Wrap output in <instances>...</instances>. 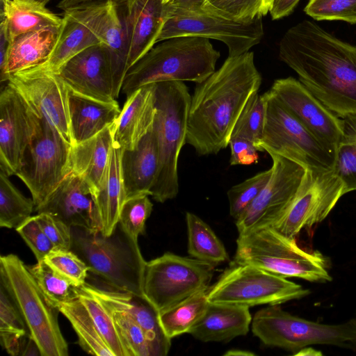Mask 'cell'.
Returning <instances> with one entry per match:
<instances>
[{
    "label": "cell",
    "mask_w": 356,
    "mask_h": 356,
    "mask_svg": "<svg viewBox=\"0 0 356 356\" xmlns=\"http://www.w3.org/2000/svg\"><path fill=\"white\" fill-rule=\"evenodd\" d=\"M279 57L323 104L339 118L356 113V46L316 23L303 20L289 28Z\"/></svg>",
    "instance_id": "1"
},
{
    "label": "cell",
    "mask_w": 356,
    "mask_h": 356,
    "mask_svg": "<svg viewBox=\"0 0 356 356\" xmlns=\"http://www.w3.org/2000/svg\"><path fill=\"white\" fill-rule=\"evenodd\" d=\"M261 83L252 51L228 56L218 70L196 83L188 110L186 143L200 156L226 148L241 113Z\"/></svg>",
    "instance_id": "2"
},
{
    "label": "cell",
    "mask_w": 356,
    "mask_h": 356,
    "mask_svg": "<svg viewBox=\"0 0 356 356\" xmlns=\"http://www.w3.org/2000/svg\"><path fill=\"white\" fill-rule=\"evenodd\" d=\"M220 56L207 38L184 36L163 40L128 70L121 92L127 97L143 86L161 81L201 83L216 71Z\"/></svg>",
    "instance_id": "3"
},
{
    "label": "cell",
    "mask_w": 356,
    "mask_h": 356,
    "mask_svg": "<svg viewBox=\"0 0 356 356\" xmlns=\"http://www.w3.org/2000/svg\"><path fill=\"white\" fill-rule=\"evenodd\" d=\"M71 250L108 288L145 297L143 276L146 261L138 243L118 223L111 234L71 227Z\"/></svg>",
    "instance_id": "4"
},
{
    "label": "cell",
    "mask_w": 356,
    "mask_h": 356,
    "mask_svg": "<svg viewBox=\"0 0 356 356\" xmlns=\"http://www.w3.org/2000/svg\"><path fill=\"white\" fill-rule=\"evenodd\" d=\"M234 263L252 265L286 278L318 283L332 280L327 261L320 252L300 248L296 238L272 226L238 234Z\"/></svg>",
    "instance_id": "5"
},
{
    "label": "cell",
    "mask_w": 356,
    "mask_h": 356,
    "mask_svg": "<svg viewBox=\"0 0 356 356\" xmlns=\"http://www.w3.org/2000/svg\"><path fill=\"white\" fill-rule=\"evenodd\" d=\"M191 96L186 84L169 81L155 83L156 108L154 130L156 136L159 165L150 195L163 203L179 192V155L186 143L188 115Z\"/></svg>",
    "instance_id": "6"
},
{
    "label": "cell",
    "mask_w": 356,
    "mask_h": 356,
    "mask_svg": "<svg viewBox=\"0 0 356 356\" xmlns=\"http://www.w3.org/2000/svg\"><path fill=\"white\" fill-rule=\"evenodd\" d=\"M1 284L20 312L41 356H67L68 346L59 327L60 311L40 289L33 276L14 254L0 258Z\"/></svg>",
    "instance_id": "7"
},
{
    "label": "cell",
    "mask_w": 356,
    "mask_h": 356,
    "mask_svg": "<svg viewBox=\"0 0 356 356\" xmlns=\"http://www.w3.org/2000/svg\"><path fill=\"white\" fill-rule=\"evenodd\" d=\"M251 323L253 334L264 344L293 355L313 345L356 348V318L339 324H324L292 315L274 305L257 311Z\"/></svg>",
    "instance_id": "8"
},
{
    "label": "cell",
    "mask_w": 356,
    "mask_h": 356,
    "mask_svg": "<svg viewBox=\"0 0 356 356\" xmlns=\"http://www.w3.org/2000/svg\"><path fill=\"white\" fill-rule=\"evenodd\" d=\"M202 0H174L165 5V21L156 43L184 36L222 42L229 57L241 55L259 44L264 35L262 18L248 24L228 20L204 10Z\"/></svg>",
    "instance_id": "9"
},
{
    "label": "cell",
    "mask_w": 356,
    "mask_h": 356,
    "mask_svg": "<svg viewBox=\"0 0 356 356\" xmlns=\"http://www.w3.org/2000/svg\"><path fill=\"white\" fill-rule=\"evenodd\" d=\"M262 95L265 118L261 152L280 155L307 170H333L335 153L322 143L270 90Z\"/></svg>",
    "instance_id": "10"
},
{
    "label": "cell",
    "mask_w": 356,
    "mask_h": 356,
    "mask_svg": "<svg viewBox=\"0 0 356 356\" xmlns=\"http://www.w3.org/2000/svg\"><path fill=\"white\" fill-rule=\"evenodd\" d=\"M310 293L301 285L258 267L235 264L225 270L207 293L210 302L248 307L280 305Z\"/></svg>",
    "instance_id": "11"
},
{
    "label": "cell",
    "mask_w": 356,
    "mask_h": 356,
    "mask_svg": "<svg viewBox=\"0 0 356 356\" xmlns=\"http://www.w3.org/2000/svg\"><path fill=\"white\" fill-rule=\"evenodd\" d=\"M214 268L191 257L165 252L146 261L144 296L159 313L209 288Z\"/></svg>",
    "instance_id": "12"
},
{
    "label": "cell",
    "mask_w": 356,
    "mask_h": 356,
    "mask_svg": "<svg viewBox=\"0 0 356 356\" xmlns=\"http://www.w3.org/2000/svg\"><path fill=\"white\" fill-rule=\"evenodd\" d=\"M72 146L41 119L38 132L26 149L15 175L29 190L35 208L72 172Z\"/></svg>",
    "instance_id": "13"
},
{
    "label": "cell",
    "mask_w": 356,
    "mask_h": 356,
    "mask_svg": "<svg viewBox=\"0 0 356 356\" xmlns=\"http://www.w3.org/2000/svg\"><path fill=\"white\" fill-rule=\"evenodd\" d=\"M41 119L74 146L70 129L69 88L58 74L42 64L12 74L7 82Z\"/></svg>",
    "instance_id": "14"
},
{
    "label": "cell",
    "mask_w": 356,
    "mask_h": 356,
    "mask_svg": "<svg viewBox=\"0 0 356 356\" xmlns=\"http://www.w3.org/2000/svg\"><path fill=\"white\" fill-rule=\"evenodd\" d=\"M343 195V183L333 170H307L291 204L272 227L296 238L326 218Z\"/></svg>",
    "instance_id": "15"
},
{
    "label": "cell",
    "mask_w": 356,
    "mask_h": 356,
    "mask_svg": "<svg viewBox=\"0 0 356 356\" xmlns=\"http://www.w3.org/2000/svg\"><path fill=\"white\" fill-rule=\"evenodd\" d=\"M270 177L257 198L235 220L238 234L273 226L285 213L302 184L307 169L275 154Z\"/></svg>",
    "instance_id": "16"
},
{
    "label": "cell",
    "mask_w": 356,
    "mask_h": 356,
    "mask_svg": "<svg viewBox=\"0 0 356 356\" xmlns=\"http://www.w3.org/2000/svg\"><path fill=\"white\" fill-rule=\"evenodd\" d=\"M39 118L9 84L0 95V170L15 175L40 127Z\"/></svg>",
    "instance_id": "17"
},
{
    "label": "cell",
    "mask_w": 356,
    "mask_h": 356,
    "mask_svg": "<svg viewBox=\"0 0 356 356\" xmlns=\"http://www.w3.org/2000/svg\"><path fill=\"white\" fill-rule=\"evenodd\" d=\"M270 90L322 143L335 153L342 134L339 117L293 77L275 80Z\"/></svg>",
    "instance_id": "18"
},
{
    "label": "cell",
    "mask_w": 356,
    "mask_h": 356,
    "mask_svg": "<svg viewBox=\"0 0 356 356\" xmlns=\"http://www.w3.org/2000/svg\"><path fill=\"white\" fill-rule=\"evenodd\" d=\"M56 73L76 92L106 102L115 100L110 54L103 44L86 49Z\"/></svg>",
    "instance_id": "19"
},
{
    "label": "cell",
    "mask_w": 356,
    "mask_h": 356,
    "mask_svg": "<svg viewBox=\"0 0 356 356\" xmlns=\"http://www.w3.org/2000/svg\"><path fill=\"white\" fill-rule=\"evenodd\" d=\"M35 211L50 213L70 227H81L91 232L102 230L95 193L83 178L73 172Z\"/></svg>",
    "instance_id": "20"
},
{
    "label": "cell",
    "mask_w": 356,
    "mask_h": 356,
    "mask_svg": "<svg viewBox=\"0 0 356 356\" xmlns=\"http://www.w3.org/2000/svg\"><path fill=\"white\" fill-rule=\"evenodd\" d=\"M70 10L88 26L107 48L111 58L114 97L118 98L127 72V36L118 6L108 1L97 6Z\"/></svg>",
    "instance_id": "21"
},
{
    "label": "cell",
    "mask_w": 356,
    "mask_h": 356,
    "mask_svg": "<svg viewBox=\"0 0 356 356\" xmlns=\"http://www.w3.org/2000/svg\"><path fill=\"white\" fill-rule=\"evenodd\" d=\"M127 43V71L155 44L165 21L161 0H127L118 6Z\"/></svg>",
    "instance_id": "22"
},
{
    "label": "cell",
    "mask_w": 356,
    "mask_h": 356,
    "mask_svg": "<svg viewBox=\"0 0 356 356\" xmlns=\"http://www.w3.org/2000/svg\"><path fill=\"white\" fill-rule=\"evenodd\" d=\"M155 83L143 86L127 97L111 125L113 142L124 150L137 147L152 129L156 117Z\"/></svg>",
    "instance_id": "23"
},
{
    "label": "cell",
    "mask_w": 356,
    "mask_h": 356,
    "mask_svg": "<svg viewBox=\"0 0 356 356\" xmlns=\"http://www.w3.org/2000/svg\"><path fill=\"white\" fill-rule=\"evenodd\" d=\"M85 286L103 302L124 310L138 323L148 341L151 356L168 355L171 339L165 333L159 312L145 298L109 288L85 283Z\"/></svg>",
    "instance_id": "24"
},
{
    "label": "cell",
    "mask_w": 356,
    "mask_h": 356,
    "mask_svg": "<svg viewBox=\"0 0 356 356\" xmlns=\"http://www.w3.org/2000/svg\"><path fill=\"white\" fill-rule=\"evenodd\" d=\"M252 319L248 307L209 302L202 316L188 334L203 342H227L246 335Z\"/></svg>",
    "instance_id": "25"
},
{
    "label": "cell",
    "mask_w": 356,
    "mask_h": 356,
    "mask_svg": "<svg viewBox=\"0 0 356 356\" xmlns=\"http://www.w3.org/2000/svg\"><path fill=\"white\" fill-rule=\"evenodd\" d=\"M68 104L74 146L113 124L121 111L116 100L100 101L76 92L70 88Z\"/></svg>",
    "instance_id": "26"
},
{
    "label": "cell",
    "mask_w": 356,
    "mask_h": 356,
    "mask_svg": "<svg viewBox=\"0 0 356 356\" xmlns=\"http://www.w3.org/2000/svg\"><path fill=\"white\" fill-rule=\"evenodd\" d=\"M159 165L158 144L152 128L136 149H123L121 166L127 198L139 194L150 195Z\"/></svg>",
    "instance_id": "27"
},
{
    "label": "cell",
    "mask_w": 356,
    "mask_h": 356,
    "mask_svg": "<svg viewBox=\"0 0 356 356\" xmlns=\"http://www.w3.org/2000/svg\"><path fill=\"white\" fill-rule=\"evenodd\" d=\"M60 27H49L22 34L8 42L6 61L0 70L1 82H8L17 72L45 63L58 39Z\"/></svg>",
    "instance_id": "28"
},
{
    "label": "cell",
    "mask_w": 356,
    "mask_h": 356,
    "mask_svg": "<svg viewBox=\"0 0 356 356\" xmlns=\"http://www.w3.org/2000/svg\"><path fill=\"white\" fill-rule=\"evenodd\" d=\"M122 152L123 149L113 142L108 165L95 194L101 232L106 236L111 234L115 229L121 208L127 199L121 166Z\"/></svg>",
    "instance_id": "29"
},
{
    "label": "cell",
    "mask_w": 356,
    "mask_h": 356,
    "mask_svg": "<svg viewBox=\"0 0 356 356\" xmlns=\"http://www.w3.org/2000/svg\"><path fill=\"white\" fill-rule=\"evenodd\" d=\"M0 31L8 42L31 31L49 27H60L63 17L35 0H1Z\"/></svg>",
    "instance_id": "30"
},
{
    "label": "cell",
    "mask_w": 356,
    "mask_h": 356,
    "mask_svg": "<svg viewBox=\"0 0 356 356\" xmlns=\"http://www.w3.org/2000/svg\"><path fill=\"white\" fill-rule=\"evenodd\" d=\"M111 125L72 149V172L89 184L95 195L102 183L113 145Z\"/></svg>",
    "instance_id": "31"
},
{
    "label": "cell",
    "mask_w": 356,
    "mask_h": 356,
    "mask_svg": "<svg viewBox=\"0 0 356 356\" xmlns=\"http://www.w3.org/2000/svg\"><path fill=\"white\" fill-rule=\"evenodd\" d=\"M102 44L97 35L72 10L64 11L58 39L48 60L42 65L57 72L69 60L86 49Z\"/></svg>",
    "instance_id": "32"
},
{
    "label": "cell",
    "mask_w": 356,
    "mask_h": 356,
    "mask_svg": "<svg viewBox=\"0 0 356 356\" xmlns=\"http://www.w3.org/2000/svg\"><path fill=\"white\" fill-rule=\"evenodd\" d=\"M186 221L191 257L214 266L228 259L224 244L208 224L191 212H186Z\"/></svg>",
    "instance_id": "33"
},
{
    "label": "cell",
    "mask_w": 356,
    "mask_h": 356,
    "mask_svg": "<svg viewBox=\"0 0 356 356\" xmlns=\"http://www.w3.org/2000/svg\"><path fill=\"white\" fill-rule=\"evenodd\" d=\"M58 309L70 323L85 352L98 356H115L79 298L59 304Z\"/></svg>",
    "instance_id": "34"
},
{
    "label": "cell",
    "mask_w": 356,
    "mask_h": 356,
    "mask_svg": "<svg viewBox=\"0 0 356 356\" xmlns=\"http://www.w3.org/2000/svg\"><path fill=\"white\" fill-rule=\"evenodd\" d=\"M209 288L159 313L161 325L169 338L188 333L202 316L209 302Z\"/></svg>",
    "instance_id": "35"
},
{
    "label": "cell",
    "mask_w": 356,
    "mask_h": 356,
    "mask_svg": "<svg viewBox=\"0 0 356 356\" xmlns=\"http://www.w3.org/2000/svg\"><path fill=\"white\" fill-rule=\"evenodd\" d=\"M340 118L342 134L335 151L333 172L346 194L356 191V113Z\"/></svg>",
    "instance_id": "36"
},
{
    "label": "cell",
    "mask_w": 356,
    "mask_h": 356,
    "mask_svg": "<svg viewBox=\"0 0 356 356\" xmlns=\"http://www.w3.org/2000/svg\"><path fill=\"white\" fill-rule=\"evenodd\" d=\"M35 208L33 200L26 197L0 170V226L17 229L31 216Z\"/></svg>",
    "instance_id": "37"
},
{
    "label": "cell",
    "mask_w": 356,
    "mask_h": 356,
    "mask_svg": "<svg viewBox=\"0 0 356 356\" xmlns=\"http://www.w3.org/2000/svg\"><path fill=\"white\" fill-rule=\"evenodd\" d=\"M272 2L273 0H202L201 6L224 19L248 24L266 15Z\"/></svg>",
    "instance_id": "38"
},
{
    "label": "cell",
    "mask_w": 356,
    "mask_h": 356,
    "mask_svg": "<svg viewBox=\"0 0 356 356\" xmlns=\"http://www.w3.org/2000/svg\"><path fill=\"white\" fill-rule=\"evenodd\" d=\"M28 267L42 293L55 307L79 298V286L54 270L44 260Z\"/></svg>",
    "instance_id": "39"
},
{
    "label": "cell",
    "mask_w": 356,
    "mask_h": 356,
    "mask_svg": "<svg viewBox=\"0 0 356 356\" xmlns=\"http://www.w3.org/2000/svg\"><path fill=\"white\" fill-rule=\"evenodd\" d=\"M79 298L115 356H125L112 316L108 308L86 286H79Z\"/></svg>",
    "instance_id": "40"
},
{
    "label": "cell",
    "mask_w": 356,
    "mask_h": 356,
    "mask_svg": "<svg viewBox=\"0 0 356 356\" xmlns=\"http://www.w3.org/2000/svg\"><path fill=\"white\" fill-rule=\"evenodd\" d=\"M102 302L112 316L125 356H151L145 334L131 315L109 303Z\"/></svg>",
    "instance_id": "41"
},
{
    "label": "cell",
    "mask_w": 356,
    "mask_h": 356,
    "mask_svg": "<svg viewBox=\"0 0 356 356\" xmlns=\"http://www.w3.org/2000/svg\"><path fill=\"white\" fill-rule=\"evenodd\" d=\"M265 118V103L258 92L247 102L233 129L231 138H241L251 142L261 151Z\"/></svg>",
    "instance_id": "42"
},
{
    "label": "cell",
    "mask_w": 356,
    "mask_h": 356,
    "mask_svg": "<svg viewBox=\"0 0 356 356\" xmlns=\"http://www.w3.org/2000/svg\"><path fill=\"white\" fill-rule=\"evenodd\" d=\"M148 196L139 194L127 197L120 213L118 223L129 236L137 241L138 236L145 232V222L153 209Z\"/></svg>",
    "instance_id": "43"
},
{
    "label": "cell",
    "mask_w": 356,
    "mask_h": 356,
    "mask_svg": "<svg viewBox=\"0 0 356 356\" xmlns=\"http://www.w3.org/2000/svg\"><path fill=\"white\" fill-rule=\"evenodd\" d=\"M271 168L233 186L227 191L229 214L236 220L250 206L267 184Z\"/></svg>",
    "instance_id": "44"
},
{
    "label": "cell",
    "mask_w": 356,
    "mask_h": 356,
    "mask_svg": "<svg viewBox=\"0 0 356 356\" xmlns=\"http://www.w3.org/2000/svg\"><path fill=\"white\" fill-rule=\"evenodd\" d=\"M43 260L76 286H80L86 282L89 267L71 249L54 248Z\"/></svg>",
    "instance_id": "45"
},
{
    "label": "cell",
    "mask_w": 356,
    "mask_h": 356,
    "mask_svg": "<svg viewBox=\"0 0 356 356\" xmlns=\"http://www.w3.org/2000/svg\"><path fill=\"white\" fill-rule=\"evenodd\" d=\"M304 11L315 20L356 24V0H309Z\"/></svg>",
    "instance_id": "46"
},
{
    "label": "cell",
    "mask_w": 356,
    "mask_h": 356,
    "mask_svg": "<svg viewBox=\"0 0 356 356\" xmlns=\"http://www.w3.org/2000/svg\"><path fill=\"white\" fill-rule=\"evenodd\" d=\"M34 254L38 261L55 248L54 244L38 223L35 216H31L15 229Z\"/></svg>",
    "instance_id": "47"
},
{
    "label": "cell",
    "mask_w": 356,
    "mask_h": 356,
    "mask_svg": "<svg viewBox=\"0 0 356 356\" xmlns=\"http://www.w3.org/2000/svg\"><path fill=\"white\" fill-rule=\"evenodd\" d=\"M0 332L26 334L28 327L4 287L0 286Z\"/></svg>",
    "instance_id": "48"
},
{
    "label": "cell",
    "mask_w": 356,
    "mask_h": 356,
    "mask_svg": "<svg viewBox=\"0 0 356 356\" xmlns=\"http://www.w3.org/2000/svg\"><path fill=\"white\" fill-rule=\"evenodd\" d=\"M42 229L55 248L71 249V227L56 216L45 212L35 216Z\"/></svg>",
    "instance_id": "49"
},
{
    "label": "cell",
    "mask_w": 356,
    "mask_h": 356,
    "mask_svg": "<svg viewBox=\"0 0 356 356\" xmlns=\"http://www.w3.org/2000/svg\"><path fill=\"white\" fill-rule=\"evenodd\" d=\"M2 347L13 356L40 355V350L29 333L26 334L0 332Z\"/></svg>",
    "instance_id": "50"
},
{
    "label": "cell",
    "mask_w": 356,
    "mask_h": 356,
    "mask_svg": "<svg viewBox=\"0 0 356 356\" xmlns=\"http://www.w3.org/2000/svg\"><path fill=\"white\" fill-rule=\"evenodd\" d=\"M229 145L231 165H250L258 162V150L249 140L238 137L231 138Z\"/></svg>",
    "instance_id": "51"
},
{
    "label": "cell",
    "mask_w": 356,
    "mask_h": 356,
    "mask_svg": "<svg viewBox=\"0 0 356 356\" xmlns=\"http://www.w3.org/2000/svg\"><path fill=\"white\" fill-rule=\"evenodd\" d=\"M300 0H273L270 14L273 19H279L289 15Z\"/></svg>",
    "instance_id": "52"
},
{
    "label": "cell",
    "mask_w": 356,
    "mask_h": 356,
    "mask_svg": "<svg viewBox=\"0 0 356 356\" xmlns=\"http://www.w3.org/2000/svg\"><path fill=\"white\" fill-rule=\"evenodd\" d=\"M108 1H112L120 6L127 0H61L58 3V8L63 11L73 9H81L87 7L102 4Z\"/></svg>",
    "instance_id": "53"
},
{
    "label": "cell",
    "mask_w": 356,
    "mask_h": 356,
    "mask_svg": "<svg viewBox=\"0 0 356 356\" xmlns=\"http://www.w3.org/2000/svg\"><path fill=\"white\" fill-rule=\"evenodd\" d=\"M294 355L319 356V355H322V353L312 348V346H307V347H305V348H302L301 350H300Z\"/></svg>",
    "instance_id": "54"
},
{
    "label": "cell",
    "mask_w": 356,
    "mask_h": 356,
    "mask_svg": "<svg viewBox=\"0 0 356 356\" xmlns=\"http://www.w3.org/2000/svg\"><path fill=\"white\" fill-rule=\"evenodd\" d=\"M35 1H39L46 6V4L48 3L51 0H35Z\"/></svg>",
    "instance_id": "55"
},
{
    "label": "cell",
    "mask_w": 356,
    "mask_h": 356,
    "mask_svg": "<svg viewBox=\"0 0 356 356\" xmlns=\"http://www.w3.org/2000/svg\"><path fill=\"white\" fill-rule=\"evenodd\" d=\"M172 1H174V0H161V3L163 4H166V3H170V2Z\"/></svg>",
    "instance_id": "56"
}]
</instances>
